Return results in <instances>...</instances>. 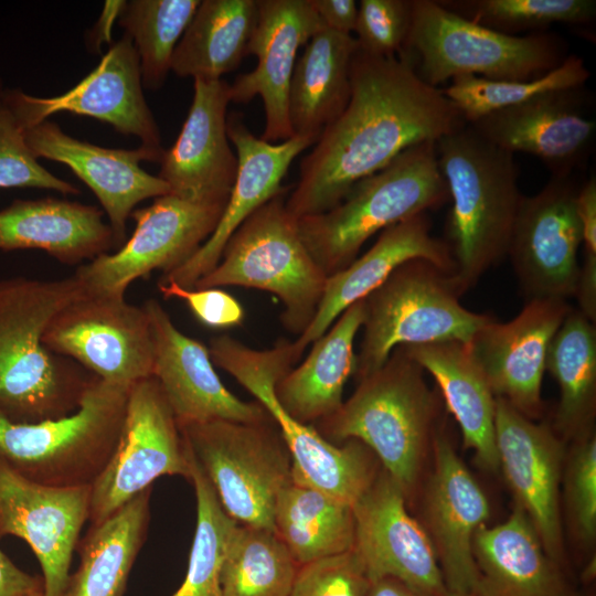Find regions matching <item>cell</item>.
<instances>
[{
	"label": "cell",
	"mask_w": 596,
	"mask_h": 596,
	"mask_svg": "<svg viewBox=\"0 0 596 596\" xmlns=\"http://www.w3.org/2000/svg\"><path fill=\"white\" fill-rule=\"evenodd\" d=\"M350 82L344 110L300 161L298 182L286 199L296 219L331 210L403 151L467 124L441 88L422 81L400 55H371L358 46Z\"/></svg>",
	"instance_id": "6da1fadb"
},
{
	"label": "cell",
	"mask_w": 596,
	"mask_h": 596,
	"mask_svg": "<svg viewBox=\"0 0 596 596\" xmlns=\"http://www.w3.org/2000/svg\"><path fill=\"white\" fill-rule=\"evenodd\" d=\"M85 294L73 275L0 278V415L13 423L57 419L77 411L96 377L42 342L51 319Z\"/></svg>",
	"instance_id": "7a4b0ae2"
},
{
	"label": "cell",
	"mask_w": 596,
	"mask_h": 596,
	"mask_svg": "<svg viewBox=\"0 0 596 596\" xmlns=\"http://www.w3.org/2000/svg\"><path fill=\"white\" fill-rule=\"evenodd\" d=\"M403 345L385 363L356 381L352 395L329 417L311 425L324 439L366 445L393 478L411 511L428 470L443 398Z\"/></svg>",
	"instance_id": "3957f363"
},
{
	"label": "cell",
	"mask_w": 596,
	"mask_h": 596,
	"mask_svg": "<svg viewBox=\"0 0 596 596\" xmlns=\"http://www.w3.org/2000/svg\"><path fill=\"white\" fill-rule=\"evenodd\" d=\"M451 207L446 244L461 295L507 257L522 194L513 153L466 124L435 143Z\"/></svg>",
	"instance_id": "277c9868"
},
{
	"label": "cell",
	"mask_w": 596,
	"mask_h": 596,
	"mask_svg": "<svg viewBox=\"0 0 596 596\" xmlns=\"http://www.w3.org/2000/svg\"><path fill=\"white\" fill-rule=\"evenodd\" d=\"M213 364L231 374L278 426L292 460L291 479L341 502L354 505L376 479L382 466L374 453L356 439L334 445L311 425L289 416L275 395L276 383L300 360L294 342L280 338L257 350L222 334L207 347Z\"/></svg>",
	"instance_id": "5b68a950"
},
{
	"label": "cell",
	"mask_w": 596,
	"mask_h": 596,
	"mask_svg": "<svg viewBox=\"0 0 596 596\" xmlns=\"http://www.w3.org/2000/svg\"><path fill=\"white\" fill-rule=\"evenodd\" d=\"M435 143L408 148L331 210L297 219L304 244L328 276L350 265L374 234L449 201Z\"/></svg>",
	"instance_id": "8992f818"
},
{
	"label": "cell",
	"mask_w": 596,
	"mask_h": 596,
	"mask_svg": "<svg viewBox=\"0 0 596 596\" xmlns=\"http://www.w3.org/2000/svg\"><path fill=\"white\" fill-rule=\"evenodd\" d=\"M398 55L433 87L462 75L531 81L567 57L564 41L557 35L504 34L465 19L435 0H412L411 29Z\"/></svg>",
	"instance_id": "52a82bcc"
},
{
	"label": "cell",
	"mask_w": 596,
	"mask_h": 596,
	"mask_svg": "<svg viewBox=\"0 0 596 596\" xmlns=\"http://www.w3.org/2000/svg\"><path fill=\"white\" fill-rule=\"evenodd\" d=\"M287 190L252 213L232 234L220 262L195 289L240 286L268 291L284 306L283 326L300 336L311 323L328 275L304 244L286 207Z\"/></svg>",
	"instance_id": "ba28073f"
},
{
	"label": "cell",
	"mask_w": 596,
	"mask_h": 596,
	"mask_svg": "<svg viewBox=\"0 0 596 596\" xmlns=\"http://www.w3.org/2000/svg\"><path fill=\"white\" fill-rule=\"evenodd\" d=\"M453 274L430 260L412 258L364 299L363 337L356 353L355 381L380 369L400 345L459 341L493 320L459 301Z\"/></svg>",
	"instance_id": "9c48e42d"
},
{
	"label": "cell",
	"mask_w": 596,
	"mask_h": 596,
	"mask_svg": "<svg viewBox=\"0 0 596 596\" xmlns=\"http://www.w3.org/2000/svg\"><path fill=\"white\" fill-rule=\"evenodd\" d=\"M129 389L96 376L71 415L29 424L0 415V460L42 485L92 486L118 441Z\"/></svg>",
	"instance_id": "30bf717a"
},
{
	"label": "cell",
	"mask_w": 596,
	"mask_h": 596,
	"mask_svg": "<svg viewBox=\"0 0 596 596\" xmlns=\"http://www.w3.org/2000/svg\"><path fill=\"white\" fill-rule=\"evenodd\" d=\"M179 426L227 515L241 525L275 532V504L291 481L292 460L274 419Z\"/></svg>",
	"instance_id": "8fae6325"
},
{
	"label": "cell",
	"mask_w": 596,
	"mask_h": 596,
	"mask_svg": "<svg viewBox=\"0 0 596 596\" xmlns=\"http://www.w3.org/2000/svg\"><path fill=\"white\" fill-rule=\"evenodd\" d=\"M190 472L187 443L158 381L140 380L129 389L116 447L91 486L89 521H104L162 476L190 480Z\"/></svg>",
	"instance_id": "7c38bea8"
},
{
	"label": "cell",
	"mask_w": 596,
	"mask_h": 596,
	"mask_svg": "<svg viewBox=\"0 0 596 596\" xmlns=\"http://www.w3.org/2000/svg\"><path fill=\"white\" fill-rule=\"evenodd\" d=\"M42 342L109 383L131 386L152 376L149 317L125 297L85 292L51 319Z\"/></svg>",
	"instance_id": "4fadbf2b"
},
{
	"label": "cell",
	"mask_w": 596,
	"mask_h": 596,
	"mask_svg": "<svg viewBox=\"0 0 596 596\" xmlns=\"http://www.w3.org/2000/svg\"><path fill=\"white\" fill-rule=\"evenodd\" d=\"M415 510L449 594L472 595L477 581L472 540L489 519L490 507L459 457L445 418L434 436L429 467L411 509Z\"/></svg>",
	"instance_id": "5bb4252c"
},
{
	"label": "cell",
	"mask_w": 596,
	"mask_h": 596,
	"mask_svg": "<svg viewBox=\"0 0 596 596\" xmlns=\"http://www.w3.org/2000/svg\"><path fill=\"white\" fill-rule=\"evenodd\" d=\"M224 205L200 204L173 194L134 210L135 230L117 252L81 265L74 276L89 295L125 297L128 286L153 270L163 275L190 259L214 232Z\"/></svg>",
	"instance_id": "9a60e30c"
},
{
	"label": "cell",
	"mask_w": 596,
	"mask_h": 596,
	"mask_svg": "<svg viewBox=\"0 0 596 596\" xmlns=\"http://www.w3.org/2000/svg\"><path fill=\"white\" fill-rule=\"evenodd\" d=\"M496 446L499 469L534 526L547 556L567 568L561 482L565 444L551 422L528 418L505 400L496 397Z\"/></svg>",
	"instance_id": "2e32d148"
},
{
	"label": "cell",
	"mask_w": 596,
	"mask_h": 596,
	"mask_svg": "<svg viewBox=\"0 0 596 596\" xmlns=\"http://www.w3.org/2000/svg\"><path fill=\"white\" fill-rule=\"evenodd\" d=\"M577 190L570 175H553L540 192L522 196L507 256L528 301L575 295L583 244Z\"/></svg>",
	"instance_id": "e0dca14e"
},
{
	"label": "cell",
	"mask_w": 596,
	"mask_h": 596,
	"mask_svg": "<svg viewBox=\"0 0 596 596\" xmlns=\"http://www.w3.org/2000/svg\"><path fill=\"white\" fill-rule=\"evenodd\" d=\"M3 102L24 130L61 111L89 116L141 140L161 161L164 149L155 117L142 93L140 63L132 39L125 33L96 68L64 94L36 97L4 89Z\"/></svg>",
	"instance_id": "ac0fdd59"
},
{
	"label": "cell",
	"mask_w": 596,
	"mask_h": 596,
	"mask_svg": "<svg viewBox=\"0 0 596 596\" xmlns=\"http://www.w3.org/2000/svg\"><path fill=\"white\" fill-rule=\"evenodd\" d=\"M91 486L52 487L0 460V539L28 543L42 570L45 596H61L81 530L89 520Z\"/></svg>",
	"instance_id": "d6986e66"
},
{
	"label": "cell",
	"mask_w": 596,
	"mask_h": 596,
	"mask_svg": "<svg viewBox=\"0 0 596 596\" xmlns=\"http://www.w3.org/2000/svg\"><path fill=\"white\" fill-rule=\"evenodd\" d=\"M573 308L563 299H532L510 321L491 320L468 350L496 397L530 419H542V380L551 341Z\"/></svg>",
	"instance_id": "ffe728a7"
},
{
	"label": "cell",
	"mask_w": 596,
	"mask_h": 596,
	"mask_svg": "<svg viewBox=\"0 0 596 596\" xmlns=\"http://www.w3.org/2000/svg\"><path fill=\"white\" fill-rule=\"evenodd\" d=\"M353 511L354 550L370 582L393 577L424 596H450L426 532L383 468Z\"/></svg>",
	"instance_id": "44dd1931"
},
{
	"label": "cell",
	"mask_w": 596,
	"mask_h": 596,
	"mask_svg": "<svg viewBox=\"0 0 596 596\" xmlns=\"http://www.w3.org/2000/svg\"><path fill=\"white\" fill-rule=\"evenodd\" d=\"M193 99L174 145L164 150L158 177L182 200L224 205L238 173L226 130L230 84L193 79Z\"/></svg>",
	"instance_id": "7402d4cb"
},
{
	"label": "cell",
	"mask_w": 596,
	"mask_h": 596,
	"mask_svg": "<svg viewBox=\"0 0 596 596\" xmlns=\"http://www.w3.org/2000/svg\"><path fill=\"white\" fill-rule=\"evenodd\" d=\"M145 308L153 339L152 376L179 425L213 419L256 423L269 417L258 402H245L222 383L205 347L181 332L156 299Z\"/></svg>",
	"instance_id": "603a6c76"
},
{
	"label": "cell",
	"mask_w": 596,
	"mask_h": 596,
	"mask_svg": "<svg viewBox=\"0 0 596 596\" xmlns=\"http://www.w3.org/2000/svg\"><path fill=\"white\" fill-rule=\"evenodd\" d=\"M310 0H258V20L248 44L256 67L230 84L231 102L247 104L259 96L265 128L260 138L269 143L292 138L288 95L300 46L321 28Z\"/></svg>",
	"instance_id": "cb8c5ba5"
},
{
	"label": "cell",
	"mask_w": 596,
	"mask_h": 596,
	"mask_svg": "<svg viewBox=\"0 0 596 596\" xmlns=\"http://www.w3.org/2000/svg\"><path fill=\"white\" fill-rule=\"evenodd\" d=\"M24 137L38 159L67 166L95 193L108 216L114 247L126 242V223L138 203L170 194L163 180L140 167L142 160L160 163L142 146L132 150L99 147L68 136L49 120L24 130Z\"/></svg>",
	"instance_id": "d4e9b609"
},
{
	"label": "cell",
	"mask_w": 596,
	"mask_h": 596,
	"mask_svg": "<svg viewBox=\"0 0 596 596\" xmlns=\"http://www.w3.org/2000/svg\"><path fill=\"white\" fill-rule=\"evenodd\" d=\"M226 130L238 158V173L222 216L196 253L180 267L161 276L192 289L194 284L220 262L225 244L238 226L259 206L287 190L281 181L295 158L315 145L308 137L294 136L269 143L254 136L236 113L227 115Z\"/></svg>",
	"instance_id": "484cf974"
},
{
	"label": "cell",
	"mask_w": 596,
	"mask_h": 596,
	"mask_svg": "<svg viewBox=\"0 0 596 596\" xmlns=\"http://www.w3.org/2000/svg\"><path fill=\"white\" fill-rule=\"evenodd\" d=\"M581 89L546 93L468 125L498 148L535 156L553 175H570L590 150L596 131L595 121L583 114Z\"/></svg>",
	"instance_id": "4316f807"
},
{
	"label": "cell",
	"mask_w": 596,
	"mask_h": 596,
	"mask_svg": "<svg viewBox=\"0 0 596 596\" xmlns=\"http://www.w3.org/2000/svg\"><path fill=\"white\" fill-rule=\"evenodd\" d=\"M412 258H424L450 274L455 272L446 242L432 234L427 213L385 228L366 253L328 276L311 323L294 341L298 355L301 358L306 348L319 339L344 310L365 299L396 267Z\"/></svg>",
	"instance_id": "83f0119b"
},
{
	"label": "cell",
	"mask_w": 596,
	"mask_h": 596,
	"mask_svg": "<svg viewBox=\"0 0 596 596\" xmlns=\"http://www.w3.org/2000/svg\"><path fill=\"white\" fill-rule=\"evenodd\" d=\"M472 554L477 570L472 596H577L515 504L504 522L478 528Z\"/></svg>",
	"instance_id": "f1b7e54d"
},
{
	"label": "cell",
	"mask_w": 596,
	"mask_h": 596,
	"mask_svg": "<svg viewBox=\"0 0 596 596\" xmlns=\"http://www.w3.org/2000/svg\"><path fill=\"white\" fill-rule=\"evenodd\" d=\"M103 216L97 206L67 200H15L0 210V251L41 249L68 265L92 260L114 247Z\"/></svg>",
	"instance_id": "f546056e"
},
{
	"label": "cell",
	"mask_w": 596,
	"mask_h": 596,
	"mask_svg": "<svg viewBox=\"0 0 596 596\" xmlns=\"http://www.w3.org/2000/svg\"><path fill=\"white\" fill-rule=\"evenodd\" d=\"M403 347L435 379L447 412L459 425L464 447L472 450L477 466L498 473L496 396L467 344L446 341Z\"/></svg>",
	"instance_id": "4dcf8cb0"
},
{
	"label": "cell",
	"mask_w": 596,
	"mask_h": 596,
	"mask_svg": "<svg viewBox=\"0 0 596 596\" xmlns=\"http://www.w3.org/2000/svg\"><path fill=\"white\" fill-rule=\"evenodd\" d=\"M364 321V299L344 310L312 344L308 356L275 386L283 409L296 421L313 425L336 413L343 389L354 375V340Z\"/></svg>",
	"instance_id": "1f68e13d"
},
{
	"label": "cell",
	"mask_w": 596,
	"mask_h": 596,
	"mask_svg": "<svg viewBox=\"0 0 596 596\" xmlns=\"http://www.w3.org/2000/svg\"><path fill=\"white\" fill-rule=\"evenodd\" d=\"M355 38L321 28L297 58L288 95V115L295 136L318 140L344 110L351 95L350 72Z\"/></svg>",
	"instance_id": "d6a6232c"
},
{
	"label": "cell",
	"mask_w": 596,
	"mask_h": 596,
	"mask_svg": "<svg viewBox=\"0 0 596 596\" xmlns=\"http://www.w3.org/2000/svg\"><path fill=\"white\" fill-rule=\"evenodd\" d=\"M151 491L152 487L146 489L104 521L92 524L76 545L79 565L70 574L61 596H124L146 541Z\"/></svg>",
	"instance_id": "836d02e7"
},
{
	"label": "cell",
	"mask_w": 596,
	"mask_h": 596,
	"mask_svg": "<svg viewBox=\"0 0 596 596\" xmlns=\"http://www.w3.org/2000/svg\"><path fill=\"white\" fill-rule=\"evenodd\" d=\"M258 20V0H203L171 61L179 77L221 79L248 55Z\"/></svg>",
	"instance_id": "e575fe53"
},
{
	"label": "cell",
	"mask_w": 596,
	"mask_h": 596,
	"mask_svg": "<svg viewBox=\"0 0 596 596\" xmlns=\"http://www.w3.org/2000/svg\"><path fill=\"white\" fill-rule=\"evenodd\" d=\"M560 387V401L551 425L568 444L595 430L596 327L578 309H572L554 334L546 358Z\"/></svg>",
	"instance_id": "d590c367"
},
{
	"label": "cell",
	"mask_w": 596,
	"mask_h": 596,
	"mask_svg": "<svg viewBox=\"0 0 596 596\" xmlns=\"http://www.w3.org/2000/svg\"><path fill=\"white\" fill-rule=\"evenodd\" d=\"M274 525L299 566L355 544L353 507L292 479L278 494Z\"/></svg>",
	"instance_id": "8d00e7d4"
},
{
	"label": "cell",
	"mask_w": 596,
	"mask_h": 596,
	"mask_svg": "<svg viewBox=\"0 0 596 596\" xmlns=\"http://www.w3.org/2000/svg\"><path fill=\"white\" fill-rule=\"evenodd\" d=\"M298 568L276 532L237 524L222 565V596H289Z\"/></svg>",
	"instance_id": "74e56055"
},
{
	"label": "cell",
	"mask_w": 596,
	"mask_h": 596,
	"mask_svg": "<svg viewBox=\"0 0 596 596\" xmlns=\"http://www.w3.org/2000/svg\"><path fill=\"white\" fill-rule=\"evenodd\" d=\"M200 0L126 1L118 18L137 51L142 86L159 89L166 82L174 50Z\"/></svg>",
	"instance_id": "f35d334b"
},
{
	"label": "cell",
	"mask_w": 596,
	"mask_h": 596,
	"mask_svg": "<svg viewBox=\"0 0 596 596\" xmlns=\"http://www.w3.org/2000/svg\"><path fill=\"white\" fill-rule=\"evenodd\" d=\"M188 450L191 467L189 481L196 498V524L185 577L171 596H222V565L238 523L224 511L189 447Z\"/></svg>",
	"instance_id": "ab89813d"
},
{
	"label": "cell",
	"mask_w": 596,
	"mask_h": 596,
	"mask_svg": "<svg viewBox=\"0 0 596 596\" xmlns=\"http://www.w3.org/2000/svg\"><path fill=\"white\" fill-rule=\"evenodd\" d=\"M589 76L582 57L567 55L561 65L531 81H493L462 75L453 78L441 91L456 105L465 121L470 124L492 111L546 93L582 88Z\"/></svg>",
	"instance_id": "60d3db41"
},
{
	"label": "cell",
	"mask_w": 596,
	"mask_h": 596,
	"mask_svg": "<svg viewBox=\"0 0 596 596\" xmlns=\"http://www.w3.org/2000/svg\"><path fill=\"white\" fill-rule=\"evenodd\" d=\"M448 10L491 30L515 35L555 23L583 25L596 17L595 0H451Z\"/></svg>",
	"instance_id": "b9f144b4"
},
{
	"label": "cell",
	"mask_w": 596,
	"mask_h": 596,
	"mask_svg": "<svg viewBox=\"0 0 596 596\" xmlns=\"http://www.w3.org/2000/svg\"><path fill=\"white\" fill-rule=\"evenodd\" d=\"M567 531L583 552L596 540V434L595 430L567 444L562 482Z\"/></svg>",
	"instance_id": "7bdbcfd3"
},
{
	"label": "cell",
	"mask_w": 596,
	"mask_h": 596,
	"mask_svg": "<svg viewBox=\"0 0 596 596\" xmlns=\"http://www.w3.org/2000/svg\"><path fill=\"white\" fill-rule=\"evenodd\" d=\"M10 188H39L62 194L79 193L75 185L55 177L39 163L25 141L24 129L2 98L0 102V189Z\"/></svg>",
	"instance_id": "ee69618b"
},
{
	"label": "cell",
	"mask_w": 596,
	"mask_h": 596,
	"mask_svg": "<svg viewBox=\"0 0 596 596\" xmlns=\"http://www.w3.org/2000/svg\"><path fill=\"white\" fill-rule=\"evenodd\" d=\"M412 22V0H361L354 32L361 51L376 56H397Z\"/></svg>",
	"instance_id": "f6af8a7d"
},
{
	"label": "cell",
	"mask_w": 596,
	"mask_h": 596,
	"mask_svg": "<svg viewBox=\"0 0 596 596\" xmlns=\"http://www.w3.org/2000/svg\"><path fill=\"white\" fill-rule=\"evenodd\" d=\"M370 579L354 547L298 568L289 596H366Z\"/></svg>",
	"instance_id": "bcb514c9"
},
{
	"label": "cell",
	"mask_w": 596,
	"mask_h": 596,
	"mask_svg": "<svg viewBox=\"0 0 596 596\" xmlns=\"http://www.w3.org/2000/svg\"><path fill=\"white\" fill-rule=\"evenodd\" d=\"M158 289L167 299L183 300L193 316L210 328L235 327L245 318V311L240 301L221 288L185 289L174 281H159Z\"/></svg>",
	"instance_id": "7dc6e473"
},
{
	"label": "cell",
	"mask_w": 596,
	"mask_h": 596,
	"mask_svg": "<svg viewBox=\"0 0 596 596\" xmlns=\"http://www.w3.org/2000/svg\"><path fill=\"white\" fill-rule=\"evenodd\" d=\"M324 26L344 34L354 32L358 3L354 0H310Z\"/></svg>",
	"instance_id": "c3c4849f"
},
{
	"label": "cell",
	"mask_w": 596,
	"mask_h": 596,
	"mask_svg": "<svg viewBox=\"0 0 596 596\" xmlns=\"http://www.w3.org/2000/svg\"><path fill=\"white\" fill-rule=\"evenodd\" d=\"M576 211L583 231L584 253L596 254V179L594 175L577 190Z\"/></svg>",
	"instance_id": "681fc988"
},
{
	"label": "cell",
	"mask_w": 596,
	"mask_h": 596,
	"mask_svg": "<svg viewBox=\"0 0 596 596\" xmlns=\"http://www.w3.org/2000/svg\"><path fill=\"white\" fill-rule=\"evenodd\" d=\"M574 297L578 301V310L592 322H596V254L584 253L583 265Z\"/></svg>",
	"instance_id": "f907efd6"
},
{
	"label": "cell",
	"mask_w": 596,
	"mask_h": 596,
	"mask_svg": "<svg viewBox=\"0 0 596 596\" xmlns=\"http://www.w3.org/2000/svg\"><path fill=\"white\" fill-rule=\"evenodd\" d=\"M43 585L42 578L19 568L0 550V596H19Z\"/></svg>",
	"instance_id": "816d5d0a"
},
{
	"label": "cell",
	"mask_w": 596,
	"mask_h": 596,
	"mask_svg": "<svg viewBox=\"0 0 596 596\" xmlns=\"http://www.w3.org/2000/svg\"><path fill=\"white\" fill-rule=\"evenodd\" d=\"M126 1H106L102 15L94 28L92 35V44L94 49H98L104 42L111 41V28L116 20H118Z\"/></svg>",
	"instance_id": "f5cc1de1"
},
{
	"label": "cell",
	"mask_w": 596,
	"mask_h": 596,
	"mask_svg": "<svg viewBox=\"0 0 596 596\" xmlns=\"http://www.w3.org/2000/svg\"><path fill=\"white\" fill-rule=\"evenodd\" d=\"M366 596H424L393 577H382L370 582Z\"/></svg>",
	"instance_id": "db71d44e"
},
{
	"label": "cell",
	"mask_w": 596,
	"mask_h": 596,
	"mask_svg": "<svg viewBox=\"0 0 596 596\" xmlns=\"http://www.w3.org/2000/svg\"><path fill=\"white\" fill-rule=\"evenodd\" d=\"M19 596H45L43 585H41L36 589H33L31 592H28Z\"/></svg>",
	"instance_id": "11a10c76"
},
{
	"label": "cell",
	"mask_w": 596,
	"mask_h": 596,
	"mask_svg": "<svg viewBox=\"0 0 596 596\" xmlns=\"http://www.w3.org/2000/svg\"><path fill=\"white\" fill-rule=\"evenodd\" d=\"M3 92H4L3 85H2V82H1V79H0V102H1V99H2Z\"/></svg>",
	"instance_id": "9f6ffc18"
},
{
	"label": "cell",
	"mask_w": 596,
	"mask_h": 596,
	"mask_svg": "<svg viewBox=\"0 0 596 596\" xmlns=\"http://www.w3.org/2000/svg\"><path fill=\"white\" fill-rule=\"evenodd\" d=\"M450 596H453V595H450ZM466 596H472V595H466Z\"/></svg>",
	"instance_id": "6f0895ef"
}]
</instances>
